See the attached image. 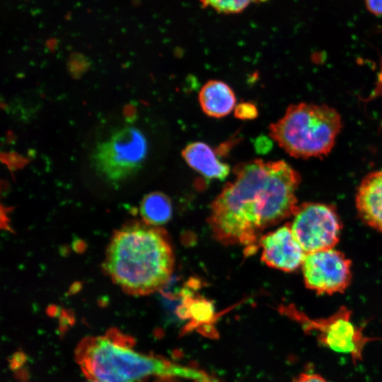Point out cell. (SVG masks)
Listing matches in <instances>:
<instances>
[{"mask_svg": "<svg viewBox=\"0 0 382 382\" xmlns=\"http://www.w3.org/2000/svg\"><path fill=\"white\" fill-rule=\"evenodd\" d=\"M234 173L212 202L209 224L217 241L250 255L266 228L294 216L301 176L284 161L262 159L238 165Z\"/></svg>", "mask_w": 382, "mask_h": 382, "instance_id": "1", "label": "cell"}, {"mask_svg": "<svg viewBox=\"0 0 382 382\" xmlns=\"http://www.w3.org/2000/svg\"><path fill=\"white\" fill-rule=\"evenodd\" d=\"M174 262L166 232L144 222L126 225L114 233L103 267L123 291L144 296L158 291L168 282Z\"/></svg>", "mask_w": 382, "mask_h": 382, "instance_id": "2", "label": "cell"}, {"mask_svg": "<svg viewBox=\"0 0 382 382\" xmlns=\"http://www.w3.org/2000/svg\"><path fill=\"white\" fill-rule=\"evenodd\" d=\"M76 360L91 380L104 382H144L151 376L177 377L194 382H217L197 369L159 357L139 353L132 342L119 333L85 339L76 351Z\"/></svg>", "mask_w": 382, "mask_h": 382, "instance_id": "3", "label": "cell"}, {"mask_svg": "<svg viewBox=\"0 0 382 382\" xmlns=\"http://www.w3.org/2000/svg\"><path fill=\"white\" fill-rule=\"evenodd\" d=\"M342 128L340 113L324 104L299 103L288 106L269 127L270 137L289 156L323 158L333 149Z\"/></svg>", "mask_w": 382, "mask_h": 382, "instance_id": "4", "label": "cell"}, {"mask_svg": "<svg viewBox=\"0 0 382 382\" xmlns=\"http://www.w3.org/2000/svg\"><path fill=\"white\" fill-rule=\"evenodd\" d=\"M146 136L137 127L123 125L97 141L91 153V163L96 173L114 184L137 173L148 154Z\"/></svg>", "mask_w": 382, "mask_h": 382, "instance_id": "5", "label": "cell"}, {"mask_svg": "<svg viewBox=\"0 0 382 382\" xmlns=\"http://www.w3.org/2000/svg\"><path fill=\"white\" fill-rule=\"evenodd\" d=\"M289 314L298 322L306 335L316 337L318 343L336 352L349 354L356 365L363 360L366 345L378 337L366 336L364 326H357L352 320V312L345 306L340 307L327 318H312L294 308H287Z\"/></svg>", "mask_w": 382, "mask_h": 382, "instance_id": "6", "label": "cell"}, {"mask_svg": "<svg viewBox=\"0 0 382 382\" xmlns=\"http://www.w3.org/2000/svg\"><path fill=\"white\" fill-rule=\"evenodd\" d=\"M290 226L306 254L334 248L342 229L335 208L320 202H304L299 205Z\"/></svg>", "mask_w": 382, "mask_h": 382, "instance_id": "7", "label": "cell"}, {"mask_svg": "<svg viewBox=\"0 0 382 382\" xmlns=\"http://www.w3.org/2000/svg\"><path fill=\"white\" fill-rule=\"evenodd\" d=\"M352 262L335 248L306 254L301 265L306 288L317 294L344 292L352 281Z\"/></svg>", "mask_w": 382, "mask_h": 382, "instance_id": "8", "label": "cell"}, {"mask_svg": "<svg viewBox=\"0 0 382 382\" xmlns=\"http://www.w3.org/2000/svg\"><path fill=\"white\" fill-rule=\"evenodd\" d=\"M261 260L270 267L290 272L301 267L306 253L295 238L290 223L262 236Z\"/></svg>", "mask_w": 382, "mask_h": 382, "instance_id": "9", "label": "cell"}, {"mask_svg": "<svg viewBox=\"0 0 382 382\" xmlns=\"http://www.w3.org/2000/svg\"><path fill=\"white\" fill-rule=\"evenodd\" d=\"M355 204L362 221L382 232V169L364 177L357 187Z\"/></svg>", "mask_w": 382, "mask_h": 382, "instance_id": "10", "label": "cell"}, {"mask_svg": "<svg viewBox=\"0 0 382 382\" xmlns=\"http://www.w3.org/2000/svg\"><path fill=\"white\" fill-rule=\"evenodd\" d=\"M182 156L192 169L209 179H225L230 173L227 163L220 161L214 151L207 144L195 141L187 145Z\"/></svg>", "mask_w": 382, "mask_h": 382, "instance_id": "11", "label": "cell"}, {"mask_svg": "<svg viewBox=\"0 0 382 382\" xmlns=\"http://www.w3.org/2000/svg\"><path fill=\"white\" fill-rule=\"evenodd\" d=\"M236 98L231 88L224 81L209 80L199 91V103L208 116L221 118L231 113L236 107Z\"/></svg>", "mask_w": 382, "mask_h": 382, "instance_id": "12", "label": "cell"}, {"mask_svg": "<svg viewBox=\"0 0 382 382\" xmlns=\"http://www.w3.org/2000/svg\"><path fill=\"white\" fill-rule=\"evenodd\" d=\"M140 213L146 224L158 226L167 223L171 218L172 204L165 194L160 192H151L143 198Z\"/></svg>", "mask_w": 382, "mask_h": 382, "instance_id": "13", "label": "cell"}, {"mask_svg": "<svg viewBox=\"0 0 382 382\" xmlns=\"http://www.w3.org/2000/svg\"><path fill=\"white\" fill-rule=\"evenodd\" d=\"M202 7L210 8L222 14H236L243 11L253 0H199Z\"/></svg>", "mask_w": 382, "mask_h": 382, "instance_id": "14", "label": "cell"}, {"mask_svg": "<svg viewBox=\"0 0 382 382\" xmlns=\"http://www.w3.org/2000/svg\"><path fill=\"white\" fill-rule=\"evenodd\" d=\"M233 110L235 117L242 120H253L258 116L256 105L250 102L238 103Z\"/></svg>", "mask_w": 382, "mask_h": 382, "instance_id": "15", "label": "cell"}, {"mask_svg": "<svg viewBox=\"0 0 382 382\" xmlns=\"http://www.w3.org/2000/svg\"><path fill=\"white\" fill-rule=\"evenodd\" d=\"M293 382H329L322 376L314 373H301L296 376Z\"/></svg>", "mask_w": 382, "mask_h": 382, "instance_id": "16", "label": "cell"}, {"mask_svg": "<svg viewBox=\"0 0 382 382\" xmlns=\"http://www.w3.org/2000/svg\"><path fill=\"white\" fill-rule=\"evenodd\" d=\"M369 12L376 16H382V0H364Z\"/></svg>", "mask_w": 382, "mask_h": 382, "instance_id": "17", "label": "cell"}, {"mask_svg": "<svg viewBox=\"0 0 382 382\" xmlns=\"http://www.w3.org/2000/svg\"><path fill=\"white\" fill-rule=\"evenodd\" d=\"M90 382H104V381H98V380H91Z\"/></svg>", "mask_w": 382, "mask_h": 382, "instance_id": "18", "label": "cell"}, {"mask_svg": "<svg viewBox=\"0 0 382 382\" xmlns=\"http://www.w3.org/2000/svg\"><path fill=\"white\" fill-rule=\"evenodd\" d=\"M261 1H265V0H261Z\"/></svg>", "mask_w": 382, "mask_h": 382, "instance_id": "19", "label": "cell"}]
</instances>
